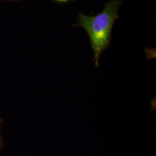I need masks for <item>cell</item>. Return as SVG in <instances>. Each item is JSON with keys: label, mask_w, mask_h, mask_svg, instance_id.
Masks as SVG:
<instances>
[{"label": "cell", "mask_w": 156, "mask_h": 156, "mask_svg": "<svg viewBox=\"0 0 156 156\" xmlns=\"http://www.w3.org/2000/svg\"><path fill=\"white\" fill-rule=\"evenodd\" d=\"M122 4L120 0H109L103 11L93 16L79 13L76 26L83 28L88 34L95 66L97 68L99 67L102 53L110 46L113 26L119 18Z\"/></svg>", "instance_id": "6da1fadb"}, {"label": "cell", "mask_w": 156, "mask_h": 156, "mask_svg": "<svg viewBox=\"0 0 156 156\" xmlns=\"http://www.w3.org/2000/svg\"><path fill=\"white\" fill-rule=\"evenodd\" d=\"M56 1L58 2H66L67 1H68L69 0H55Z\"/></svg>", "instance_id": "3957f363"}, {"label": "cell", "mask_w": 156, "mask_h": 156, "mask_svg": "<svg viewBox=\"0 0 156 156\" xmlns=\"http://www.w3.org/2000/svg\"><path fill=\"white\" fill-rule=\"evenodd\" d=\"M2 122H3L2 119L0 118V151L4 148V140H3V138H2V134H1V126H2Z\"/></svg>", "instance_id": "7a4b0ae2"}]
</instances>
